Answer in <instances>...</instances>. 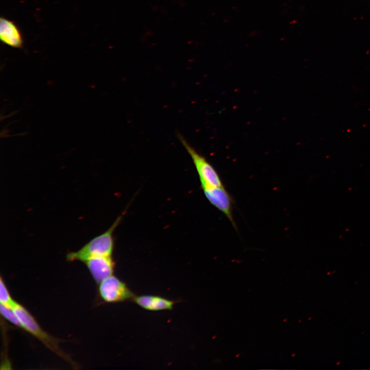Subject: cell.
<instances>
[{
	"label": "cell",
	"mask_w": 370,
	"mask_h": 370,
	"mask_svg": "<svg viewBox=\"0 0 370 370\" xmlns=\"http://www.w3.org/2000/svg\"><path fill=\"white\" fill-rule=\"evenodd\" d=\"M124 214L123 212L107 230L92 238L80 249L68 252L66 255V260L68 262L77 261L84 262L95 256H112L114 248V232Z\"/></svg>",
	"instance_id": "6da1fadb"
},
{
	"label": "cell",
	"mask_w": 370,
	"mask_h": 370,
	"mask_svg": "<svg viewBox=\"0 0 370 370\" xmlns=\"http://www.w3.org/2000/svg\"><path fill=\"white\" fill-rule=\"evenodd\" d=\"M15 300L12 298L2 276L0 278V303L9 307L12 306Z\"/></svg>",
	"instance_id": "30bf717a"
},
{
	"label": "cell",
	"mask_w": 370,
	"mask_h": 370,
	"mask_svg": "<svg viewBox=\"0 0 370 370\" xmlns=\"http://www.w3.org/2000/svg\"><path fill=\"white\" fill-rule=\"evenodd\" d=\"M178 137L190 156L198 173L201 186L224 187L216 170L206 158L199 153L180 134Z\"/></svg>",
	"instance_id": "3957f363"
},
{
	"label": "cell",
	"mask_w": 370,
	"mask_h": 370,
	"mask_svg": "<svg viewBox=\"0 0 370 370\" xmlns=\"http://www.w3.org/2000/svg\"><path fill=\"white\" fill-rule=\"evenodd\" d=\"M11 308L21 324L22 329L34 336L46 347L76 368V364L60 348L59 343L61 340L52 336L45 331L31 313L21 303L15 301Z\"/></svg>",
	"instance_id": "7a4b0ae2"
},
{
	"label": "cell",
	"mask_w": 370,
	"mask_h": 370,
	"mask_svg": "<svg viewBox=\"0 0 370 370\" xmlns=\"http://www.w3.org/2000/svg\"><path fill=\"white\" fill-rule=\"evenodd\" d=\"M203 194L208 201L221 212L236 229L233 216V200L224 187H217L201 186Z\"/></svg>",
	"instance_id": "5b68a950"
},
{
	"label": "cell",
	"mask_w": 370,
	"mask_h": 370,
	"mask_svg": "<svg viewBox=\"0 0 370 370\" xmlns=\"http://www.w3.org/2000/svg\"><path fill=\"white\" fill-rule=\"evenodd\" d=\"M1 316L14 326L22 328L21 324L15 313L11 307L0 303Z\"/></svg>",
	"instance_id": "9c48e42d"
},
{
	"label": "cell",
	"mask_w": 370,
	"mask_h": 370,
	"mask_svg": "<svg viewBox=\"0 0 370 370\" xmlns=\"http://www.w3.org/2000/svg\"><path fill=\"white\" fill-rule=\"evenodd\" d=\"M0 38L4 44L14 48H20L23 45L22 36L16 25L3 17L0 20Z\"/></svg>",
	"instance_id": "ba28073f"
},
{
	"label": "cell",
	"mask_w": 370,
	"mask_h": 370,
	"mask_svg": "<svg viewBox=\"0 0 370 370\" xmlns=\"http://www.w3.org/2000/svg\"><path fill=\"white\" fill-rule=\"evenodd\" d=\"M98 285V296L103 303H117L133 301L136 295L124 282L114 274Z\"/></svg>",
	"instance_id": "277c9868"
},
{
	"label": "cell",
	"mask_w": 370,
	"mask_h": 370,
	"mask_svg": "<svg viewBox=\"0 0 370 370\" xmlns=\"http://www.w3.org/2000/svg\"><path fill=\"white\" fill-rule=\"evenodd\" d=\"M140 307L148 311L172 310L177 301L157 295H135L133 301Z\"/></svg>",
	"instance_id": "52a82bcc"
},
{
	"label": "cell",
	"mask_w": 370,
	"mask_h": 370,
	"mask_svg": "<svg viewBox=\"0 0 370 370\" xmlns=\"http://www.w3.org/2000/svg\"><path fill=\"white\" fill-rule=\"evenodd\" d=\"M83 263L97 284L114 274L115 262L112 256H95L87 260Z\"/></svg>",
	"instance_id": "8992f818"
}]
</instances>
